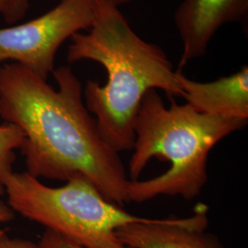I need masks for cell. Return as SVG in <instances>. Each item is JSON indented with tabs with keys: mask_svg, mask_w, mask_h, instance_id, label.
Instances as JSON below:
<instances>
[{
	"mask_svg": "<svg viewBox=\"0 0 248 248\" xmlns=\"http://www.w3.org/2000/svg\"><path fill=\"white\" fill-rule=\"evenodd\" d=\"M248 11V0H183L174 16L182 43L180 67L202 57L216 31Z\"/></svg>",
	"mask_w": 248,
	"mask_h": 248,
	"instance_id": "cell-6",
	"label": "cell"
},
{
	"mask_svg": "<svg viewBox=\"0 0 248 248\" xmlns=\"http://www.w3.org/2000/svg\"><path fill=\"white\" fill-rule=\"evenodd\" d=\"M67 60L95 61L108 72L104 87L89 80L83 93L101 136L117 153L133 150L136 116L149 90L183 95L168 56L137 35L111 0H94L93 23L88 32L72 36Z\"/></svg>",
	"mask_w": 248,
	"mask_h": 248,
	"instance_id": "cell-2",
	"label": "cell"
},
{
	"mask_svg": "<svg viewBox=\"0 0 248 248\" xmlns=\"http://www.w3.org/2000/svg\"><path fill=\"white\" fill-rule=\"evenodd\" d=\"M94 20V0H61L39 18L0 29V65L14 61L47 80L54 71L59 47L89 29Z\"/></svg>",
	"mask_w": 248,
	"mask_h": 248,
	"instance_id": "cell-5",
	"label": "cell"
},
{
	"mask_svg": "<svg viewBox=\"0 0 248 248\" xmlns=\"http://www.w3.org/2000/svg\"><path fill=\"white\" fill-rule=\"evenodd\" d=\"M112 2H114L115 4H117L118 6H120V5H123V4H126V3H129V2H131L132 0H111Z\"/></svg>",
	"mask_w": 248,
	"mask_h": 248,
	"instance_id": "cell-14",
	"label": "cell"
},
{
	"mask_svg": "<svg viewBox=\"0 0 248 248\" xmlns=\"http://www.w3.org/2000/svg\"><path fill=\"white\" fill-rule=\"evenodd\" d=\"M0 248H39L38 245L19 238H11L6 231H0Z\"/></svg>",
	"mask_w": 248,
	"mask_h": 248,
	"instance_id": "cell-12",
	"label": "cell"
},
{
	"mask_svg": "<svg viewBox=\"0 0 248 248\" xmlns=\"http://www.w3.org/2000/svg\"><path fill=\"white\" fill-rule=\"evenodd\" d=\"M24 135L18 126L7 124L0 125V196L5 192V181L13 172L16 160L15 149L20 148Z\"/></svg>",
	"mask_w": 248,
	"mask_h": 248,
	"instance_id": "cell-9",
	"label": "cell"
},
{
	"mask_svg": "<svg viewBox=\"0 0 248 248\" xmlns=\"http://www.w3.org/2000/svg\"><path fill=\"white\" fill-rule=\"evenodd\" d=\"M182 98L197 111L227 119L248 120V66L212 82H197L177 71Z\"/></svg>",
	"mask_w": 248,
	"mask_h": 248,
	"instance_id": "cell-8",
	"label": "cell"
},
{
	"mask_svg": "<svg viewBox=\"0 0 248 248\" xmlns=\"http://www.w3.org/2000/svg\"><path fill=\"white\" fill-rule=\"evenodd\" d=\"M15 218V212L9 207V204H6L0 200V224L11 222Z\"/></svg>",
	"mask_w": 248,
	"mask_h": 248,
	"instance_id": "cell-13",
	"label": "cell"
},
{
	"mask_svg": "<svg viewBox=\"0 0 248 248\" xmlns=\"http://www.w3.org/2000/svg\"><path fill=\"white\" fill-rule=\"evenodd\" d=\"M53 73L57 90L18 63L0 65V118L24 135L27 173L61 181L82 176L109 202H128L123 161L89 114L81 82L68 66Z\"/></svg>",
	"mask_w": 248,
	"mask_h": 248,
	"instance_id": "cell-1",
	"label": "cell"
},
{
	"mask_svg": "<svg viewBox=\"0 0 248 248\" xmlns=\"http://www.w3.org/2000/svg\"><path fill=\"white\" fill-rule=\"evenodd\" d=\"M5 192L15 213L85 248H130L115 231L128 223L155 221L125 212L82 176L50 187L27 172H12L5 181Z\"/></svg>",
	"mask_w": 248,
	"mask_h": 248,
	"instance_id": "cell-4",
	"label": "cell"
},
{
	"mask_svg": "<svg viewBox=\"0 0 248 248\" xmlns=\"http://www.w3.org/2000/svg\"><path fill=\"white\" fill-rule=\"evenodd\" d=\"M38 247L39 248H85L62 238L59 234L50 230L45 231Z\"/></svg>",
	"mask_w": 248,
	"mask_h": 248,
	"instance_id": "cell-11",
	"label": "cell"
},
{
	"mask_svg": "<svg viewBox=\"0 0 248 248\" xmlns=\"http://www.w3.org/2000/svg\"><path fill=\"white\" fill-rule=\"evenodd\" d=\"M207 213L208 207L199 204L189 218L128 223L115 233L131 248H219L215 240L204 234L209 223Z\"/></svg>",
	"mask_w": 248,
	"mask_h": 248,
	"instance_id": "cell-7",
	"label": "cell"
},
{
	"mask_svg": "<svg viewBox=\"0 0 248 248\" xmlns=\"http://www.w3.org/2000/svg\"><path fill=\"white\" fill-rule=\"evenodd\" d=\"M30 0H0V14L9 23L19 21L26 14Z\"/></svg>",
	"mask_w": 248,
	"mask_h": 248,
	"instance_id": "cell-10",
	"label": "cell"
},
{
	"mask_svg": "<svg viewBox=\"0 0 248 248\" xmlns=\"http://www.w3.org/2000/svg\"><path fill=\"white\" fill-rule=\"evenodd\" d=\"M246 120L207 115L188 104L166 107L156 89L142 99L134 124L127 202H143L160 195L192 200L205 186L210 151Z\"/></svg>",
	"mask_w": 248,
	"mask_h": 248,
	"instance_id": "cell-3",
	"label": "cell"
}]
</instances>
